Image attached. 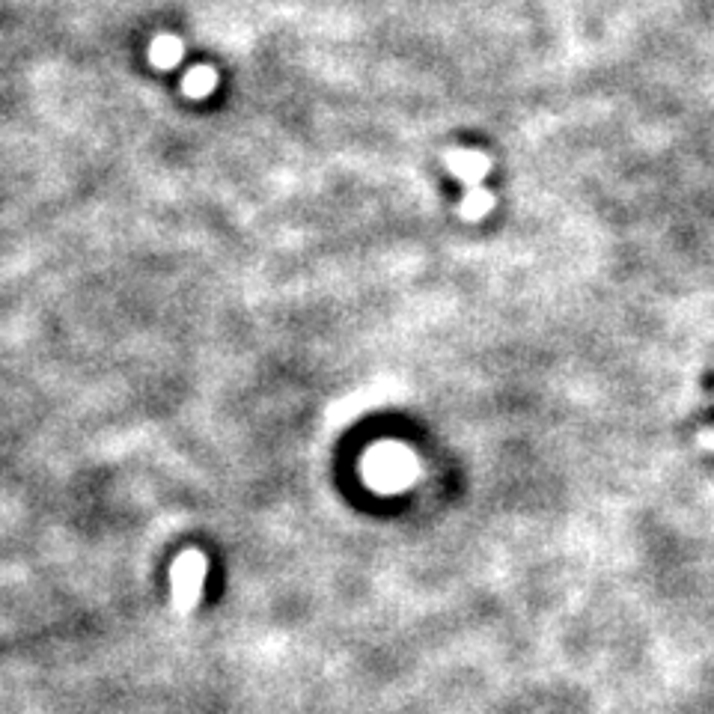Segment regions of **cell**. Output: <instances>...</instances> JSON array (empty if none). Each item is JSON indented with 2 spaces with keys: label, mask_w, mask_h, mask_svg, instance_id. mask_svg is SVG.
<instances>
[{
  "label": "cell",
  "mask_w": 714,
  "mask_h": 714,
  "mask_svg": "<svg viewBox=\"0 0 714 714\" xmlns=\"http://www.w3.org/2000/svg\"><path fill=\"white\" fill-rule=\"evenodd\" d=\"M209 563L200 551H185L176 563H173V607L179 613H191L200 604L203 593V581H206Z\"/></svg>",
  "instance_id": "cell-1"
},
{
  "label": "cell",
  "mask_w": 714,
  "mask_h": 714,
  "mask_svg": "<svg viewBox=\"0 0 714 714\" xmlns=\"http://www.w3.org/2000/svg\"><path fill=\"white\" fill-rule=\"evenodd\" d=\"M218 72L212 69V66H194V69H188L185 72V78H182V93L188 96V99H206L209 93H215V87H218Z\"/></svg>",
  "instance_id": "cell-4"
},
{
  "label": "cell",
  "mask_w": 714,
  "mask_h": 714,
  "mask_svg": "<svg viewBox=\"0 0 714 714\" xmlns=\"http://www.w3.org/2000/svg\"><path fill=\"white\" fill-rule=\"evenodd\" d=\"M700 444H703V447H709V450H714V432H712V429H706V432L700 435Z\"/></svg>",
  "instance_id": "cell-6"
},
{
  "label": "cell",
  "mask_w": 714,
  "mask_h": 714,
  "mask_svg": "<svg viewBox=\"0 0 714 714\" xmlns=\"http://www.w3.org/2000/svg\"><path fill=\"white\" fill-rule=\"evenodd\" d=\"M491 209H494V194L485 191L482 185L468 188L465 197H462V203H459V215H462L465 221H479V218H485Z\"/></svg>",
  "instance_id": "cell-5"
},
{
  "label": "cell",
  "mask_w": 714,
  "mask_h": 714,
  "mask_svg": "<svg viewBox=\"0 0 714 714\" xmlns=\"http://www.w3.org/2000/svg\"><path fill=\"white\" fill-rule=\"evenodd\" d=\"M444 161H447V170L456 179H462L468 188L482 185V179L491 170V158L476 149H450V152H444Z\"/></svg>",
  "instance_id": "cell-2"
},
{
  "label": "cell",
  "mask_w": 714,
  "mask_h": 714,
  "mask_svg": "<svg viewBox=\"0 0 714 714\" xmlns=\"http://www.w3.org/2000/svg\"><path fill=\"white\" fill-rule=\"evenodd\" d=\"M182 57H185V45H182L179 36L164 33V36H155L152 45H149V60L158 69H173V66L182 63Z\"/></svg>",
  "instance_id": "cell-3"
}]
</instances>
